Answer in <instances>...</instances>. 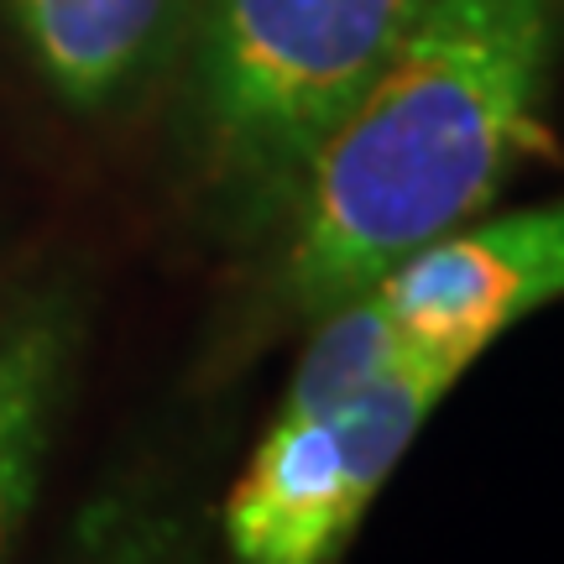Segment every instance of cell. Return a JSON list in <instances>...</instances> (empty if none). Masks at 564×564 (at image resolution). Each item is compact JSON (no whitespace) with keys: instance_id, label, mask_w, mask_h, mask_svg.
<instances>
[{"instance_id":"cell-1","label":"cell","mask_w":564,"mask_h":564,"mask_svg":"<svg viewBox=\"0 0 564 564\" xmlns=\"http://www.w3.org/2000/svg\"><path fill=\"white\" fill-rule=\"evenodd\" d=\"M564 0H429L303 167L272 308L314 324L544 158Z\"/></svg>"},{"instance_id":"cell-2","label":"cell","mask_w":564,"mask_h":564,"mask_svg":"<svg viewBox=\"0 0 564 564\" xmlns=\"http://www.w3.org/2000/svg\"><path fill=\"white\" fill-rule=\"evenodd\" d=\"M429 0H204L183 53V152L230 241L282 225L324 131Z\"/></svg>"},{"instance_id":"cell-3","label":"cell","mask_w":564,"mask_h":564,"mask_svg":"<svg viewBox=\"0 0 564 564\" xmlns=\"http://www.w3.org/2000/svg\"><path fill=\"white\" fill-rule=\"evenodd\" d=\"M465 371L408 350L340 413H288L251 449L225 502L230 564H335L429 413Z\"/></svg>"},{"instance_id":"cell-4","label":"cell","mask_w":564,"mask_h":564,"mask_svg":"<svg viewBox=\"0 0 564 564\" xmlns=\"http://www.w3.org/2000/svg\"><path fill=\"white\" fill-rule=\"evenodd\" d=\"M408 350L470 371L512 324L564 299V199L476 215L366 288Z\"/></svg>"},{"instance_id":"cell-5","label":"cell","mask_w":564,"mask_h":564,"mask_svg":"<svg viewBox=\"0 0 564 564\" xmlns=\"http://www.w3.org/2000/svg\"><path fill=\"white\" fill-rule=\"evenodd\" d=\"M204 0H0L42 84L74 110L158 89L188 53Z\"/></svg>"},{"instance_id":"cell-6","label":"cell","mask_w":564,"mask_h":564,"mask_svg":"<svg viewBox=\"0 0 564 564\" xmlns=\"http://www.w3.org/2000/svg\"><path fill=\"white\" fill-rule=\"evenodd\" d=\"M79 340L84 314L63 282L0 299V560L37 497Z\"/></svg>"},{"instance_id":"cell-7","label":"cell","mask_w":564,"mask_h":564,"mask_svg":"<svg viewBox=\"0 0 564 564\" xmlns=\"http://www.w3.org/2000/svg\"><path fill=\"white\" fill-rule=\"evenodd\" d=\"M403 356L408 345L398 335V324L366 293H356V299L335 303L329 314L314 319V335H308L299 366L288 377L282 408L288 413H340Z\"/></svg>"},{"instance_id":"cell-8","label":"cell","mask_w":564,"mask_h":564,"mask_svg":"<svg viewBox=\"0 0 564 564\" xmlns=\"http://www.w3.org/2000/svg\"><path fill=\"white\" fill-rule=\"evenodd\" d=\"M68 564H204L194 528L141 502H105L84 518Z\"/></svg>"}]
</instances>
